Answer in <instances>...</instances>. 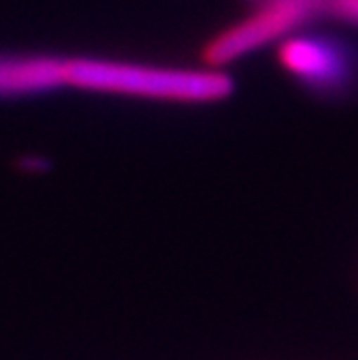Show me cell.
I'll return each mask as SVG.
<instances>
[{"mask_svg":"<svg viewBox=\"0 0 358 360\" xmlns=\"http://www.w3.org/2000/svg\"><path fill=\"white\" fill-rule=\"evenodd\" d=\"M279 60L302 91L321 101H345L358 91V49L342 35L298 30Z\"/></svg>","mask_w":358,"mask_h":360,"instance_id":"6da1fadb","label":"cell"},{"mask_svg":"<svg viewBox=\"0 0 358 360\" xmlns=\"http://www.w3.org/2000/svg\"><path fill=\"white\" fill-rule=\"evenodd\" d=\"M321 10L326 17L358 28V0H321Z\"/></svg>","mask_w":358,"mask_h":360,"instance_id":"7a4b0ae2","label":"cell"}]
</instances>
